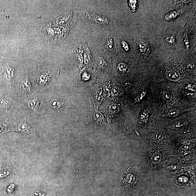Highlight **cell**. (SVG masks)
<instances>
[{
  "label": "cell",
  "mask_w": 196,
  "mask_h": 196,
  "mask_svg": "<svg viewBox=\"0 0 196 196\" xmlns=\"http://www.w3.org/2000/svg\"><path fill=\"white\" fill-rule=\"evenodd\" d=\"M166 77L170 80L177 82L181 79V76L176 72L169 71L166 72Z\"/></svg>",
  "instance_id": "3"
},
{
  "label": "cell",
  "mask_w": 196,
  "mask_h": 196,
  "mask_svg": "<svg viewBox=\"0 0 196 196\" xmlns=\"http://www.w3.org/2000/svg\"><path fill=\"white\" fill-rule=\"evenodd\" d=\"M1 104V106L3 108L7 107V106L8 105L7 101L4 100H2L1 101V104Z\"/></svg>",
  "instance_id": "24"
},
{
  "label": "cell",
  "mask_w": 196,
  "mask_h": 196,
  "mask_svg": "<svg viewBox=\"0 0 196 196\" xmlns=\"http://www.w3.org/2000/svg\"><path fill=\"white\" fill-rule=\"evenodd\" d=\"M33 196H45V195L41 193L38 192H36L34 193Z\"/></svg>",
  "instance_id": "27"
},
{
  "label": "cell",
  "mask_w": 196,
  "mask_h": 196,
  "mask_svg": "<svg viewBox=\"0 0 196 196\" xmlns=\"http://www.w3.org/2000/svg\"><path fill=\"white\" fill-rule=\"evenodd\" d=\"M13 71L11 68L8 67L7 68L5 72V76L7 79H10L13 77Z\"/></svg>",
  "instance_id": "10"
},
{
  "label": "cell",
  "mask_w": 196,
  "mask_h": 196,
  "mask_svg": "<svg viewBox=\"0 0 196 196\" xmlns=\"http://www.w3.org/2000/svg\"><path fill=\"white\" fill-rule=\"evenodd\" d=\"M83 78L85 80L89 79L88 76L86 74H84V76H83Z\"/></svg>",
  "instance_id": "28"
},
{
  "label": "cell",
  "mask_w": 196,
  "mask_h": 196,
  "mask_svg": "<svg viewBox=\"0 0 196 196\" xmlns=\"http://www.w3.org/2000/svg\"><path fill=\"white\" fill-rule=\"evenodd\" d=\"M31 85L30 82L28 79L23 80L21 82V88L22 91L25 93H28L30 92Z\"/></svg>",
  "instance_id": "4"
},
{
  "label": "cell",
  "mask_w": 196,
  "mask_h": 196,
  "mask_svg": "<svg viewBox=\"0 0 196 196\" xmlns=\"http://www.w3.org/2000/svg\"><path fill=\"white\" fill-rule=\"evenodd\" d=\"M179 13L180 11H174L170 12L165 16V19L166 21H170L173 19L175 18Z\"/></svg>",
  "instance_id": "9"
},
{
  "label": "cell",
  "mask_w": 196,
  "mask_h": 196,
  "mask_svg": "<svg viewBox=\"0 0 196 196\" xmlns=\"http://www.w3.org/2000/svg\"><path fill=\"white\" fill-rule=\"evenodd\" d=\"M134 176L131 174H126L123 176L122 181L126 188H130L134 185Z\"/></svg>",
  "instance_id": "2"
},
{
  "label": "cell",
  "mask_w": 196,
  "mask_h": 196,
  "mask_svg": "<svg viewBox=\"0 0 196 196\" xmlns=\"http://www.w3.org/2000/svg\"><path fill=\"white\" fill-rule=\"evenodd\" d=\"M86 15L87 18L90 21H94L97 24L104 25L107 24L108 22V19L106 17L99 15L89 13H86Z\"/></svg>",
  "instance_id": "1"
},
{
  "label": "cell",
  "mask_w": 196,
  "mask_h": 196,
  "mask_svg": "<svg viewBox=\"0 0 196 196\" xmlns=\"http://www.w3.org/2000/svg\"><path fill=\"white\" fill-rule=\"evenodd\" d=\"M98 65L101 67H103L106 65V63L104 59L102 58H100L98 60Z\"/></svg>",
  "instance_id": "21"
},
{
  "label": "cell",
  "mask_w": 196,
  "mask_h": 196,
  "mask_svg": "<svg viewBox=\"0 0 196 196\" xmlns=\"http://www.w3.org/2000/svg\"><path fill=\"white\" fill-rule=\"evenodd\" d=\"M185 124V122L183 121H177L174 124L173 126L175 128H180L184 125Z\"/></svg>",
  "instance_id": "19"
},
{
  "label": "cell",
  "mask_w": 196,
  "mask_h": 196,
  "mask_svg": "<svg viewBox=\"0 0 196 196\" xmlns=\"http://www.w3.org/2000/svg\"><path fill=\"white\" fill-rule=\"evenodd\" d=\"M18 130L19 131L23 133H28V131H29V128L26 124H21L19 126Z\"/></svg>",
  "instance_id": "11"
},
{
  "label": "cell",
  "mask_w": 196,
  "mask_h": 196,
  "mask_svg": "<svg viewBox=\"0 0 196 196\" xmlns=\"http://www.w3.org/2000/svg\"><path fill=\"white\" fill-rule=\"evenodd\" d=\"M163 97L165 100L167 102H170L172 100V96L169 92L164 91L163 93Z\"/></svg>",
  "instance_id": "12"
},
{
  "label": "cell",
  "mask_w": 196,
  "mask_h": 196,
  "mask_svg": "<svg viewBox=\"0 0 196 196\" xmlns=\"http://www.w3.org/2000/svg\"><path fill=\"white\" fill-rule=\"evenodd\" d=\"M106 46L107 48L109 50H111L113 48V39H109L107 40L106 42Z\"/></svg>",
  "instance_id": "18"
},
{
  "label": "cell",
  "mask_w": 196,
  "mask_h": 196,
  "mask_svg": "<svg viewBox=\"0 0 196 196\" xmlns=\"http://www.w3.org/2000/svg\"><path fill=\"white\" fill-rule=\"evenodd\" d=\"M153 137L154 140L158 141H159L163 140V136L162 133H154L153 136Z\"/></svg>",
  "instance_id": "15"
},
{
  "label": "cell",
  "mask_w": 196,
  "mask_h": 196,
  "mask_svg": "<svg viewBox=\"0 0 196 196\" xmlns=\"http://www.w3.org/2000/svg\"><path fill=\"white\" fill-rule=\"evenodd\" d=\"M136 3V1H129V4L130 6V7L132 8V9H134L135 8V5Z\"/></svg>",
  "instance_id": "25"
},
{
  "label": "cell",
  "mask_w": 196,
  "mask_h": 196,
  "mask_svg": "<svg viewBox=\"0 0 196 196\" xmlns=\"http://www.w3.org/2000/svg\"><path fill=\"white\" fill-rule=\"evenodd\" d=\"M63 101L59 99H53L50 101L51 106L55 109H61L63 106Z\"/></svg>",
  "instance_id": "5"
},
{
  "label": "cell",
  "mask_w": 196,
  "mask_h": 196,
  "mask_svg": "<svg viewBox=\"0 0 196 196\" xmlns=\"http://www.w3.org/2000/svg\"><path fill=\"white\" fill-rule=\"evenodd\" d=\"M76 51V54L78 62L81 65L83 62L84 51L81 47H77Z\"/></svg>",
  "instance_id": "6"
},
{
  "label": "cell",
  "mask_w": 196,
  "mask_h": 196,
  "mask_svg": "<svg viewBox=\"0 0 196 196\" xmlns=\"http://www.w3.org/2000/svg\"><path fill=\"white\" fill-rule=\"evenodd\" d=\"M122 44V47H123L124 49L126 51H128L129 50V46L126 41H122L121 42Z\"/></svg>",
  "instance_id": "22"
},
{
  "label": "cell",
  "mask_w": 196,
  "mask_h": 196,
  "mask_svg": "<svg viewBox=\"0 0 196 196\" xmlns=\"http://www.w3.org/2000/svg\"><path fill=\"white\" fill-rule=\"evenodd\" d=\"M118 68L120 71L122 72H125L126 71L127 69H128V67L125 63H121L119 64Z\"/></svg>",
  "instance_id": "17"
},
{
  "label": "cell",
  "mask_w": 196,
  "mask_h": 196,
  "mask_svg": "<svg viewBox=\"0 0 196 196\" xmlns=\"http://www.w3.org/2000/svg\"><path fill=\"white\" fill-rule=\"evenodd\" d=\"M166 40L167 43L172 44L175 42V39L174 36H171L166 37Z\"/></svg>",
  "instance_id": "20"
},
{
  "label": "cell",
  "mask_w": 196,
  "mask_h": 196,
  "mask_svg": "<svg viewBox=\"0 0 196 196\" xmlns=\"http://www.w3.org/2000/svg\"><path fill=\"white\" fill-rule=\"evenodd\" d=\"M50 77L48 74H43L39 77L37 79L38 82L40 85H44L50 80Z\"/></svg>",
  "instance_id": "8"
},
{
  "label": "cell",
  "mask_w": 196,
  "mask_h": 196,
  "mask_svg": "<svg viewBox=\"0 0 196 196\" xmlns=\"http://www.w3.org/2000/svg\"><path fill=\"white\" fill-rule=\"evenodd\" d=\"M180 113V112L177 109H173L170 110L169 113V116L170 117H174L178 115Z\"/></svg>",
  "instance_id": "13"
},
{
  "label": "cell",
  "mask_w": 196,
  "mask_h": 196,
  "mask_svg": "<svg viewBox=\"0 0 196 196\" xmlns=\"http://www.w3.org/2000/svg\"><path fill=\"white\" fill-rule=\"evenodd\" d=\"M28 105L29 108L32 110L36 111L39 107V102L36 98L31 100L28 102Z\"/></svg>",
  "instance_id": "7"
},
{
  "label": "cell",
  "mask_w": 196,
  "mask_h": 196,
  "mask_svg": "<svg viewBox=\"0 0 196 196\" xmlns=\"http://www.w3.org/2000/svg\"><path fill=\"white\" fill-rule=\"evenodd\" d=\"M118 92V89L117 87H115L112 90V93L114 95H117Z\"/></svg>",
  "instance_id": "26"
},
{
  "label": "cell",
  "mask_w": 196,
  "mask_h": 196,
  "mask_svg": "<svg viewBox=\"0 0 196 196\" xmlns=\"http://www.w3.org/2000/svg\"><path fill=\"white\" fill-rule=\"evenodd\" d=\"M138 47L140 52H144L146 50V46L144 42L142 41H139L137 44Z\"/></svg>",
  "instance_id": "16"
},
{
  "label": "cell",
  "mask_w": 196,
  "mask_h": 196,
  "mask_svg": "<svg viewBox=\"0 0 196 196\" xmlns=\"http://www.w3.org/2000/svg\"><path fill=\"white\" fill-rule=\"evenodd\" d=\"M90 59V51L87 48L85 51L84 55V60L85 63L87 64L88 63Z\"/></svg>",
  "instance_id": "14"
},
{
  "label": "cell",
  "mask_w": 196,
  "mask_h": 196,
  "mask_svg": "<svg viewBox=\"0 0 196 196\" xmlns=\"http://www.w3.org/2000/svg\"><path fill=\"white\" fill-rule=\"evenodd\" d=\"M147 118H148V114L147 113L144 112L140 116V119L141 121H144L147 120Z\"/></svg>",
  "instance_id": "23"
},
{
  "label": "cell",
  "mask_w": 196,
  "mask_h": 196,
  "mask_svg": "<svg viewBox=\"0 0 196 196\" xmlns=\"http://www.w3.org/2000/svg\"><path fill=\"white\" fill-rule=\"evenodd\" d=\"M185 44H186V47H187V48H188L189 47V43L188 39L186 40V41H185Z\"/></svg>",
  "instance_id": "29"
}]
</instances>
